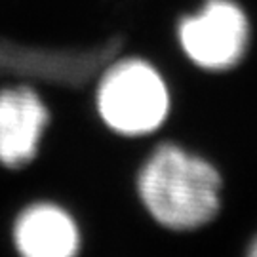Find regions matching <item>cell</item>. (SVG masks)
<instances>
[{
	"label": "cell",
	"instance_id": "8992f818",
	"mask_svg": "<svg viewBox=\"0 0 257 257\" xmlns=\"http://www.w3.org/2000/svg\"><path fill=\"white\" fill-rule=\"evenodd\" d=\"M246 257H257V236L253 238V242L249 244V249H248V253H246Z\"/></svg>",
	"mask_w": 257,
	"mask_h": 257
},
{
	"label": "cell",
	"instance_id": "6da1fadb",
	"mask_svg": "<svg viewBox=\"0 0 257 257\" xmlns=\"http://www.w3.org/2000/svg\"><path fill=\"white\" fill-rule=\"evenodd\" d=\"M223 177L208 158L174 141L156 145L136 174L139 204L158 227L194 232L219 215Z\"/></svg>",
	"mask_w": 257,
	"mask_h": 257
},
{
	"label": "cell",
	"instance_id": "7a4b0ae2",
	"mask_svg": "<svg viewBox=\"0 0 257 257\" xmlns=\"http://www.w3.org/2000/svg\"><path fill=\"white\" fill-rule=\"evenodd\" d=\"M95 110L120 138H147L166 124L172 95L155 65L139 57L112 61L95 86Z\"/></svg>",
	"mask_w": 257,
	"mask_h": 257
},
{
	"label": "cell",
	"instance_id": "5b68a950",
	"mask_svg": "<svg viewBox=\"0 0 257 257\" xmlns=\"http://www.w3.org/2000/svg\"><path fill=\"white\" fill-rule=\"evenodd\" d=\"M10 238L18 257H80L84 242L73 211L54 200L25 204L12 221Z\"/></svg>",
	"mask_w": 257,
	"mask_h": 257
},
{
	"label": "cell",
	"instance_id": "3957f363",
	"mask_svg": "<svg viewBox=\"0 0 257 257\" xmlns=\"http://www.w3.org/2000/svg\"><path fill=\"white\" fill-rule=\"evenodd\" d=\"M249 19L234 0H206L193 16L177 25L179 46L202 71H230L248 52Z\"/></svg>",
	"mask_w": 257,
	"mask_h": 257
},
{
	"label": "cell",
	"instance_id": "277c9868",
	"mask_svg": "<svg viewBox=\"0 0 257 257\" xmlns=\"http://www.w3.org/2000/svg\"><path fill=\"white\" fill-rule=\"evenodd\" d=\"M52 112L27 84L0 88V168L18 172L37 160Z\"/></svg>",
	"mask_w": 257,
	"mask_h": 257
}]
</instances>
